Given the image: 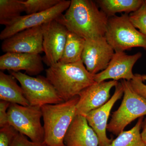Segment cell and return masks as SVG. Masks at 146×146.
Returning <instances> with one entry per match:
<instances>
[{
  "label": "cell",
  "instance_id": "obj_1",
  "mask_svg": "<svg viewBox=\"0 0 146 146\" xmlns=\"http://www.w3.org/2000/svg\"><path fill=\"white\" fill-rule=\"evenodd\" d=\"M68 31L85 39L104 36L108 18L91 0H72L65 14L57 18Z\"/></svg>",
  "mask_w": 146,
  "mask_h": 146
},
{
  "label": "cell",
  "instance_id": "obj_2",
  "mask_svg": "<svg viewBox=\"0 0 146 146\" xmlns=\"http://www.w3.org/2000/svg\"><path fill=\"white\" fill-rule=\"evenodd\" d=\"M46 77L61 98L67 101L96 83L94 75L89 73L82 60L73 63L58 62L46 70Z\"/></svg>",
  "mask_w": 146,
  "mask_h": 146
},
{
  "label": "cell",
  "instance_id": "obj_3",
  "mask_svg": "<svg viewBox=\"0 0 146 146\" xmlns=\"http://www.w3.org/2000/svg\"><path fill=\"white\" fill-rule=\"evenodd\" d=\"M79 96L55 104L41 107L44 121V139L47 146H66L64 138L76 116Z\"/></svg>",
  "mask_w": 146,
  "mask_h": 146
},
{
  "label": "cell",
  "instance_id": "obj_4",
  "mask_svg": "<svg viewBox=\"0 0 146 146\" xmlns=\"http://www.w3.org/2000/svg\"><path fill=\"white\" fill-rule=\"evenodd\" d=\"M105 36L115 52H124L136 47L146 50V35L133 26L129 15L126 13L108 18Z\"/></svg>",
  "mask_w": 146,
  "mask_h": 146
},
{
  "label": "cell",
  "instance_id": "obj_5",
  "mask_svg": "<svg viewBox=\"0 0 146 146\" xmlns=\"http://www.w3.org/2000/svg\"><path fill=\"white\" fill-rule=\"evenodd\" d=\"M123 97L121 105L113 112L108 124L107 130L118 136L128 125L136 119L146 115V100L135 92L130 82L121 80Z\"/></svg>",
  "mask_w": 146,
  "mask_h": 146
},
{
  "label": "cell",
  "instance_id": "obj_6",
  "mask_svg": "<svg viewBox=\"0 0 146 146\" xmlns=\"http://www.w3.org/2000/svg\"><path fill=\"white\" fill-rule=\"evenodd\" d=\"M7 114L9 124L19 133L27 136L33 142H44V130L41 122V107L11 103Z\"/></svg>",
  "mask_w": 146,
  "mask_h": 146
},
{
  "label": "cell",
  "instance_id": "obj_7",
  "mask_svg": "<svg viewBox=\"0 0 146 146\" xmlns=\"http://www.w3.org/2000/svg\"><path fill=\"white\" fill-rule=\"evenodd\" d=\"M11 74L18 80L29 105L42 107L64 102L54 86L46 77H33L20 72L10 71Z\"/></svg>",
  "mask_w": 146,
  "mask_h": 146
},
{
  "label": "cell",
  "instance_id": "obj_8",
  "mask_svg": "<svg viewBox=\"0 0 146 146\" xmlns=\"http://www.w3.org/2000/svg\"><path fill=\"white\" fill-rule=\"evenodd\" d=\"M43 61L49 67L58 63L62 57L68 30L57 18L42 25Z\"/></svg>",
  "mask_w": 146,
  "mask_h": 146
},
{
  "label": "cell",
  "instance_id": "obj_9",
  "mask_svg": "<svg viewBox=\"0 0 146 146\" xmlns=\"http://www.w3.org/2000/svg\"><path fill=\"white\" fill-rule=\"evenodd\" d=\"M71 1L62 0L55 6L43 12L21 16L5 26L0 33L1 40L9 38L18 33L44 24L60 17L70 5Z\"/></svg>",
  "mask_w": 146,
  "mask_h": 146
},
{
  "label": "cell",
  "instance_id": "obj_10",
  "mask_svg": "<svg viewBox=\"0 0 146 146\" xmlns=\"http://www.w3.org/2000/svg\"><path fill=\"white\" fill-rule=\"evenodd\" d=\"M115 53L105 36L85 39L82 60L89 73L96 74L107 68Z\"/></svg>",
  "mask_w": 146,
  "mask_h": 146
},
{
  "label": "cell",
  "instance_id": "obj_11",
  "mask_svg": "<svg viewBox=\"0 0 146 146\" xmlns=\"http://www.w3.org/2000/svg\"><path fill=\"white\" fill-rule=\"evenodd\" d=\"M42 25L27 29L3 40V52L39 54L43 52Z\"/></svg>",
  "mask_w": 146,
  "mask_h": 146
},
{
  "label": "cell",
  "instance_id": "obj_12",
  "mask_svg": "<svg viewBox=\"0 0 146 146\" xmlns=\"http://www.w3.org/2000/svg\"><path fill=\"white\" fill-rule=\"evenodd\" d=\"M142 56L141 52L129 55L124 52H115L107 68L94 75V80L97 83L108 79L130 81L134 77L132 72L133 66Z\"/></svg>",
  "mask_w": 146,
  "mask_h": 146
},
{
  "label": "cell",
  "instance_id": "obj_13",
  "mask_svg": "<svg viewBox=\"0 0 146 146\" xmlns=\"http://www.w3.org/2000/svg\"><path fill=\"white\" fill-rule=\"evenodd\" d=\"M119 82L115 80L96 82L79 94L76 115L86 116L89 112L102 106L110 100V91Z\"/></svg>",
  "mask_w": 146,
  "mask_h": 146
},
{
  "label": "cell",
  "instance_id": "obj_14",
  "mask_svg": "<svg viewBox=\"0 0 146 146\" xmlns=\"http://www.w3.org/2000/svg\"><path fill=\"white\" fill-rule=\"evenodd\" d=\"M115 87L113 96L105 104L92 110L85 116L89 125L98 137L99 146H108L112 141L108 137L106 134L108 121L112 107L123 95V89L121 82H119Z\"/></svg>",
  "mask_w": 146,
  "mask_h": 146
},
{
  "label": "cell",
  "instance_id": "obj_15",
  "mask_svg": "<svg viewBox=\"0 0 146 146\" xmlns=\"http://www.w3.org/2000/svg\"><path fill=\"white\" fill-rule=\"evenodd\" d=\"M43 61L39 54L5 53L0 56V70L15 72L25 70L29 76H36L44 70Z\"/></svg>",
  "mask_w": 146,
  "mask_h": 146
},
{
  "label": "cell",
  "instance_id": "obj_16",
  "mask_svg": "<svg viewBox=\"0 0 146 146\" xmlns=\"http://www.w3.org/2000/svg\"><path fill=\"white\" fill-rule=\"evenodd\" d=\"M66 146H99L98 137L86 117L76 115L64 138Z\"/></svg>",
  "mask_w": 146,
  "mask_h": 146
},
{
  "label": "cell",
  "instance_id": "obj_17",
  "mask_svg": "<svg viewBox=\"0 0 146 146\" xmlns=\"http://www.w3.org/2000/svg\"><path fill=\"white\" fill-rule=\"evenodd\" d=\"M16 79L12 75L0 72V99L10 103L29 106L21 86H18Z\"/></svg>",
  "mask_w": 146,
  "mask_h": 146
},
{
  "label": "cell",
  "instance_id": "obj_18",
  "mask_svg": "<svg viewBox=\"0 0 146 146\" xmlns=\"http://www.w3.org/2000/svg\"><path fill=\"white\" fill-rule=\"evenodd\" d=\"M144 0H98L96 3L100 9L109 17L116 13L135 12L141 7Z\"/></svg>",
  "mask_w": 146,
  "mask_h": 146
},
{
  "label": "cell",
  "instance_id": "obj_19",
  "mask_svg": "<svg viewBox=\"0 0 146 146\" xmlns=\"http://www.w3.org/2000/svg\"><path fill=\"white\" fill-rule=\"evenodd\" d=\"M85 42L84 38L68 31L63 55L58 62L68 64L81 61Z\"/></svg>",
  "mask_w": 146,
  "mask_h": 146
},
{
  "label": "cell",
  "instance_id": "obj_20",
  "mask_svg": "<svg viewBox=\"0 0 146 146\" xmlns=\"http://www.w3.org/2000/svg\"><path fill=\"white\" fill-rule=\"evenodd\" d=\"M144 117L139 118L136 124L130 130L120 133L108 146H146L141 132Z\"/></svg>",
  "mask_w": 146,
  "mask_h": 146
},
{
  "label": "cell",
  "instance_id": "obj_21",
  "mask_svg": "<svg viewBox=\"0 0 146 146\" xmlns=\"http://www.w3.org/2000/svg\"><path fill=\"white\" fill-rule=\"evenodd\" d=\"M24 1L0 0V24L5 26L21 16L25 11Z\"/></svg>",
  "mask_w": 146,
  "mask_h": 146
},
{
  "label": "cell",
  "instance_id": "obj_22",
  "mask_svg": "<svg viewBox=\"0 0 146 146\" xmlns=\"http://www.w3.org/2000/svg\"><path fill=\"white\" fill-rule=\"evenodd\" d=\"M62 0H27L24 1L25 11L27 15L40 13L50 9Z\"/></svg>",
  "mask_w": 146,
  "mask_h": 146
},
{
  "label": "cell",
  "instance_id": "obj_23",
  "mask_svg": "<svg viewBox=\"0 0 146 146\" xmlns=\"http://www.w3.org/2000/svg\"><path fill=\"white\" fill-rule=\"evenodd\" d=\"M129 16L133 26L146 35V0H144L141 7Z\"/></svg>",
  "mask_w": 146,
  "mask_h": 146
},
{
  "label": "cell",
  "instance_id": "obj_24",
  "mask_svg": "<svg viewBox=\"0 0 146 146\" xmlns=\"http://www.w3.org/2000/svg\"><path fill=\"white\" fill-rule=\"evenodd\" d=\"M19 133L10 125L8 124L0 129V146H11Z\"/></svg>",
  "mask_w": 146,
  "mask_h": 146
},
{
  "label": "cell",
  "instance_id": "obj_25",
  "mask_svg": "<svg viewBox=\"0 0 146 146\" xmlns=\"http://www.w3.org/2000/svg\"><path fill=\"white\" fill-rule=\"evenodd\" d=\"M129 82L133 91L146 100V74H135Z\"/></svg>",
  "mask_w": 146,
  "mask_h": 146
},
{
  "label": "cell",
  "instance_id": "obj_26",
  "mask_svg": "<svg viewBox=\"0 0 146 146\" xmlns=\"http://www.w3.org/2000/svg\"><path fill=\"white\" fill-rule=\"evenodd\" d=\"M11 146H47L44 142L36 143L29 141L25 136L18 133Z\"/></svg>",
  "mask_w": 146,
  "mask_h": 146
},
{
  "label": "cell",
  "instance_id": "obj_27",
  "mask_svg": "<svg viewBox=\"0 0 146 146\" xmlns=\"http://www.w3.org/2000/svg\"><path fill=\"white\" fill-rule=\"evenodd\" d=\"M10 103L1 100L0 101V127H2L9 124L7 110Z\"/></svg>",
  "mask_w": 146,
  "mask_h": 146
},
{
  "label": "cell",
  "instance_id": "obj_28",
  "mask_svg": "<svg viewBox=\"0 0 146 146\" xmlns=\"http://www.w3.org/2000/svg\"><path fill=\"white\" fill-rule=\"evenodd\" d=\"M142 128V131L141 132V136L144 143L146 145V118L143 120Z\"/></svg>",
  "mask_w": 146,
  "mask_h": 146
}]
</instances>
